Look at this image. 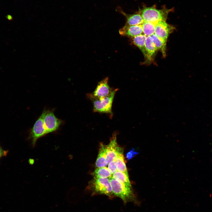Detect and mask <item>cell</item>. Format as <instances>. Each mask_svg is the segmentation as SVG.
<instances>
[{
	"instance_id": "12",
	"label": "cell",
	"mask_w": 212,
	"mask_h": 212,
	"mask_svg": "<svg viewBox=\"0 0 212 212\" xmlns=\"http://www.w3.org/2000/svg\"><path fill=\"white\" fill-rule=\"evenodd\" d=\"M108 164L107 159L106 145L100 143L98 154L95 162L97 168L106 167Z\"/></svg>"
},
{
	"instance_id": "23",
	"label": "cell",
	"mask_w": 212,
	"mask_h": 212,
	"mask_svg": "<svg viewBox=\"0 0 212 212\" xmlns=\"http://www.w3.org/2000/svg\"><path fill=\"white\" fill-rule=\"evenodd\" d=\"M6 17L8 19H9V20H10L12 19V16L10 15H8Z\"/></svg>"
},
{
	"instance_id": "16",
	"label": "cell",
	"mask_w": 212,
	"mask_h": 212,
	"mask_svg": "<svg viewBox=\"0 0 212 212\" xmlns=\"http://www.w3.org/2000/svg\"><path fill=\"white\" fill-rule=\"evenodd\" d=\"M93 177L100 178H110L112 175L108 168L106 167L97 168L93 172Z\"/></svg>"
},
{
	"instance_id": "18",
	"label": "cell",
	"mask_w": 212,
	"mask_h": 212,
	"mask_svg": "<svg viewBox=\"0 0 212 212\" xmlns=\"http://www.w3.org/2000/svg\"><path fill=\"white\" fill-rule=\"evenodd\" d=\"M150 36L152 38L158 50L160 51L162 53L163 57H165L166 55V43L154 34Z\"/></svg>"
},
{
	"instance_id": "11",
	"label": "cell",
	"mask_w": 212,
	"mask_h": 212,
	"mask_svg": "<svg viewBox=\"0 0 212 212\" xmlns=\"http://www.w3.org/2000/svg\"><path fill=\"white\" fill-rule=\"evenodd\" d=\"M145 48L146 53L145 62L147 63H150L153 61L158 51L153 39L150 36L147 37L145 42Z\"/></svg>"
},
{
	"instance_id": "1",
	"label": "cell",
	"mask_w": 212,
	"mask_h": 212,
	"mask_svg": "<svg viewBox=\"0 0 212 212\" xmlns=\"http://www.w3.org/2000/svg\"><path fill=\"white\" fill-rule=\"evenodd\" d=\"M118 90V89H114L110 94L103 97H96L90 93L87 94V97L92 103L94 112L106 114L110 118H112V106L115 95Z\"/></svg>"
},
{
	"instance_id": "13",
	"label": "cell",
	"mask_w": 212,
	"mask_h": 212,
	"mask_svg": "<svg viewBox=\"0 0 212 212\" xmlns=\"http://www.w3.org/2000/svg\"><path fill=\"white\" fill-rule=\"evenodd\" d=\"M126 17V25L133 26L142 25L144 22L143 18L139 13L129 14H127L124 11H120Z\"/></svg>"
},
{
	"instance_id": "7",
	"label": "cell",
	"mask_w": 212,
	"mask_h": 212,
	"mask_svg": "<svg viewBox=\"0 0 212 212\" xmlns=\"http://www.w3.org/2000/svg\"><path fill=\"white\" fill-rule=\"evenodd\" d=\"M175 29L173 26L167 23L166 21H159L155 24L154 34L166 43L169 35Z\"/></svg>"
},
{
	"instance_id": "5",
	"label": "cell",
	"mask_w": 212,
	"mask_h": 212,
	"mask_svg": "<svg viewBox=\"0 0 212 212\" xmlns=\"http://www.w3.org/2000/svg\"><path fill=\"white\" fill-rule=\"evenodd\" d=\"M90 186L94 192L110 196L113 194L109 178L93 177L90 182Z\"/></svg>"
},
{
	"instance_id": "14",
	"label": "cell",
	"mask_w": 212,
	"mask_h": 212,
	"mask_svg": "<svg viewBox=\"0 0 212 212\" xmlns=\"http://www.w3.org/2000/svg\"><path fill=\"white\" fill-rule=\"evenodd\" d=\"M123 152L122 148L119 146L115 160L117 164V170L128 175L125 161Z\"/></svg>"
},
{
	"instance_id": "15",
	"label": "cell",
	"mask_w": 212,
	"mask_h": 212,
	"mask_svg": "<svg viewBox=\"0 0 212 212\" xmlns=\"http://www.w3.org/2000/svg\"><path fill=\"white\" fill-rule=\"evenodd\" d=\"M147 37L144 34H142L132 38V43L141 51L145 59L146 58L145 42Z\"/></svg>"
},
{
	"instance_id": "4",
	"label": "cell",
	"mask_w": 212,
	"mask_h": 212,
	"mask_svg": "<svg viewBox=\"0 0 212 212\" xmlns=\"http://www.w3.org/2000/svg\"><path fill=\"white\" fill-rule=\"evenodd\" d=\"M45 110L43 111L29 131V139L31 140L33 147L35 146L37 140L39 138L48 134L45 128L43 120Z\"/></svg>"
},
{
	"instance_id": "20",
	"label": "cell",
	"mask_w": 212,
	"mask_h": 212,
	"mask_svg": "<svg viewBox=\"0 0 212 212\" xmlns=\"http://www.w3.org/2000/svg\"><path fill=\"white\" fill-rule=\"evenodd\" d=\"M108 165V168L112 175L117 170V164L115 159L111 161Z\"/></svg>"
},
{
	"instance_id": "9",
	"label": "cell",
	"mask_w": 212,
	"mask_h": 212,
	"mask_svg": "<svg viewBox=\"0 0 212 212\" xmlns=\"http://www.w3.org/2000/svg\"><path fill=\"white\" fill-rule=\"evenodd\" d=\"M119 147L117 141V134L115 132L109 143L106 145L107 159L108 163L115 159Z\"/></svg>"
},
{
	"instance_id": "2",
	"label": "cell",
	"mask_w": 212,
	"mask_h": 212,
	"mask_svg": "<svg viewBox=\"0 0 212 212\" xmlns=\"http://www.w3.org/2000/svg\"><path fill=\"white\" fill-rule=\"evenodd\" d=\"M173 9L165 8L159 10L154 6L150 7H145L141 9L139 13L144 22L156 23L160 21H166L169 13Z\"/></svg>"
},
{
	"instance_id": "10",
	"label": "cell",
	"mask_w": 212,
	"mask_h": 212,
	"mask_svg": "<svg viewBox=\"0 0 212 212\" xmlns=\"http://www.w3.org/2000/svg\"><path fill=\"white\" fill-rule=\"evenodd\" d=\"M120 34L131 38L141 34L143 33L142 25L127 26L125 25L119 30Z\"/></svg>"
},
{
	"instance_id": "19",
	"label": "cell",
	"mask_w": 212,
	"mask_h": 212,
	"mask_svg": "<svg viewBox=\"0 0 212 212\" xmlns=\"http://www.w3.org/2000/svg\"><path fill=\"white\" fill-rule=\"evenodd\" d=\"M156 23L144 22L142 24L143 33L147 37L151 36L154 34Z\"/></svg>"
},
{
	"instance_id": "22",
	"label": "cell",
	"mask_w": 212,
	"mask_h": 212,
	"mask_svg": "<svg viewBox=\"0 0 212 212\" xmlns=\"http://www.w3.org/2000/svg\"><path fill=\"white\" fill-rule=\"evenodd\" d=\"M8 152V150H4L0 146V160L2 157L6 156Z\"/></svg>"
},
{
	"instance_id": "6",
	"label": "cell",
	"mask_w": 212,
	"mask_h": 212,
	"mask_svg": "<svg viewBox=\"0 0 212 212\" xmlns=\"http://www.w3.org/2000/svg\"><path fill=\"white\" fill-rule=\"evenodd\" d=\"M43 120L48 134L57 130L62 122L55 116L53 111L50 110H45Z\"/></svg>"
},
{
	"instance_id": "21",
	"label": "cell",
	"mask_w": 212,
	"mask_h": 212,
	"mask_svg": "<svg viewBox=\"0 0 212 212\" xmlns=\"http://www.w3.org/2000/svg\"><path fill=\"white\" fill-rule=\"evenodd\" d=\"M134 150V149H132L130 151L127 153L126 156L128 160L131 159L135 155L138 153V152H135Z\"/></svg>"
},
{
	"instance_id": "17",
	"label": "cell",
	"mask_w": 212,
	"mask_h": 212,
	"mask_svg": "<svg viewBox=\"0 0 212 212\" xmlns=\"http://www.w3.org/2000/svg\"><path fill=\"white\" fill-rule=\"evenodd\" d=\"M112 178L127 186L131 187L128 175L117 170L112 176Z\"/></svg>"
},
{
	"instance_id": "3",
	"label": "cell",
	"mask_w": 212,
	"mask_h": 212,
	"mask_svg": "<svg viewBox=\"0 0 212 212\" xmlns=\"http://www.w3.org/2000/svg\"><path fill=\"white\" fill-rule=\"evenodd\" d=\"M113 194L121 198L124 202L130 201L132 198L131 187L127 186L111 177L109 178Z\"/></svg>"
},
{
	"instance_id": "8",
	"label": "cell",
	"mask_w": 212,
	"mask_h": 212,
	"mask_svg": "<svg viewBox=\"0 0 212 212\" xmlns=\"http://www.w3.org/2000/svg\"><path fill=\"white\" fill-rule=\"evenodd\" d=\"M108 80V77H107L99 82L95 90L91 94L97 98L105 97L110 94L114 89L109 85Z\"/></svg>"
}]
</instances>
